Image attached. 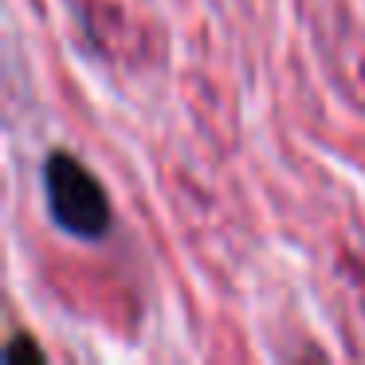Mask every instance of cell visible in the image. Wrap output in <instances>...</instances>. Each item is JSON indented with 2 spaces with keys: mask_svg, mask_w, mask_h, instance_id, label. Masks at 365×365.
Listing matches in <instances>:
<instances>
[{
  "mask_svg": "<svg viewBox=\"0 0 365 365\" xmlns=\"http://www.w3.org/2000/svg\"><path fill=\"white\" fill-rule=\"evenodd\" d=\"M43 197H48L56 228H63L75 240H103L114 224L106 189L79 158L63 150L43 161Z\"/></svg>",
  "mask_w": 365,
  "mask_h": 365,
  "instance_id": "cell-1",
  "label": "cell"
},
{
  "mask_svg": "<svg viewBox=\"0 0 365 365\" xmlns=\"http://www.w3.org/2000/svg\"><path fill=\"white\" fill-rule=\"evenodd\" d=\"M9 354H12V357H40V349H36V346H28V341H12V346H9Z\"/></svg>",
  "mask_w": 365,
  "mask_h": 365,
  "instance_id": "cell-2",
  "label": "cell"
}]
</instances>
